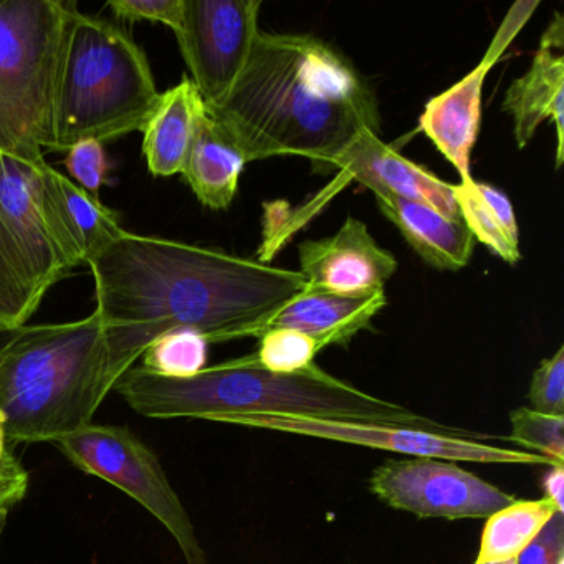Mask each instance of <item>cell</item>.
<instances>
[{"mask_svg":"<svg viewBox=\"0 0 564 564\" xmlns=\"http://www.w3.org/2000/svg\"><path fill=\"white\" fill-rule=\"evenodd\" d=\"M550 498L514 500L490 514L481 531L480 550L475 564H503L514 561L557 513Z\"/></svg>","mask_w":564,"mask_h":564,"instance_id":"7402d4cb","label":"cell"},{"mask_svg":"<svg viewBox=\"0 0 564 564\" xmlns=\"http://www.w3.org/2000/svg\"><path fill=\"white\" fill-rule=\"evenodd\" d=\"M160 97L150 62L131 35L75 12L55 97L54 151L143 130Z\"/></svg>","mask_w":564,"mask_h":564,"instance_id":"5b68a950","label":"cell"},{"mask_svg":"<svg viewBox=\"0 0 564 564\" xmlns=\"http://www.w3.org/2000/svg\"><path fill=\"white\" fill-rule=\"evenodd\" d=\"M528 401L540 414L564 417V346L534 369Z\"/></svg>","mask_w":564,"mask_h":564,"instance_id":"484cf974","label":"cell"},{"mask_svg":"<svg viewBox=\"0 0 564 564\" xmlns=\"http://www.w3.org/2000/svg\"><path fill=\"white\" fill-rule=\"evenodd\" d=\"M372 494L421 518H488L517 500L471 471L441 458L388 460L372 471Z\"/></svg>","mask_w":564,"mask_h":564,"instance_id":"8fae6325","label":"cell"},{"mask_svg":"<svg viewBox=\"0 0 564 564\" xmlns=\"http://www.w3.org/2000/svg\"><path fill=\"white\" fill-rule=\"evenodd\" d=\"M563 48L541 41L527 74L508 87L503 111L513 120L518 148L533 140L543 121L550 120L556 131V170L564 160V57Z\"/></svg>","mask_w":564,"mask_h":564,"instance_id":"e0dca14e","label":"cell"},{"mask_svg":"<svg viewBox=\"0 0 564 564\" xmlns=\"http://www.w3.org/2000/svg\"><path fill=\"white\" fill-rule=\"evenodd\" d=\"M246 164L239 147L204 111L181 173L197 200L213 210L229 209Z\"/></svg>","mask_w":564,"mask_h":564,"instance_id":"ffe728a7","label":"cell"},{"mask_svg":"<svg viewBox=\"0 0 564 564\" xmlns=\"http://www.w3.org/2000/svg\"><path fill=\"white\" fill-rule=\"evenodd\" d=\"M247 163L302 156L335 170L362 133H381L378 98L351 61L310 34L257 35L223 104L206 108Z\"/></svg>","mask_w":564,"mask_h":564,"instance_id":"7a4b0ae2","label":"cell"},{"mask_svg":"<svg viewBox=\"0 0 564 564\" xmlns=\"http://www.w3.org/2000/svg\"><path fill=\"white\" fill-rule=\"evenodd\" d=\"M335 170L358 181L375 196L425 204L452 220H462L455 184L445 183L421 164L401 156L378 134L362 133L336 161Z\"/></svg>","mask_w":564,"mask_h":564,"instance_id":"5bb4252c","label":"cell"},{"mask_svg":"<svg viewBox=\"0 0 564 564\" xmlns=\"http://www.w3.org/2000/svg\"><path fill=\"white\" fill-rule=\"evenodd\" d=\"M319 351L318 343L310 336L293 329L275 328L259 336V348L249 358L267 371L293 375L315 366Z\"/></svg>","mask_w":564,"mask_h":564,"instance_id":"cb8c5ba5","label":"cell"},{"mask_svg":"<svg viewBox=\"0 0 564 564\" xmlns=\"http://www.w3.org/2000/svg\"><path fill=\"white\" fill-rule=\"evenodd\" d=\"M115 391L133 411L150 419H203L226 424L237 415L282 414L402 425L481 442L491 438L376 398L319 366L282 375L260 368L249 356L204 368L191 378H166L133 366L118 379Z\"/></svg>","mask_w":564,"mask_h":564,"instance_id":"3957f363","label":"cell"},{"mask_svg":"<svg viewBox=\"0 0 564 564\" xmlns=\"http://www.w3.org/2000/svg\"><path fill=\"white\" fill-rule=\"evenodd\" d=\"M462 220L477 242L514 265L521 259L520 230L507 194L474 177L455 184Z\"/></svg>","mask_w":564,"mask_h":564,"instance_id":"44dd1931","label":"cell"},{"mask_svg":"<svg viewBox=\"0 0 564 564\" xmlns=\"http://www.w3.org/2000/svg\"><path fill=\"white\" fill-rule=\"evenodd\" d=\"M67 0H0V150L54 151V111L72 18Z\"/></svg>","mask_w":564,"mask_h":564,"instance_id":"8992f818","label":"cell"},{"mask_svg":"<svg viewBox=\"0 0 564 564\" xmlns=\"http://www.w3.org/2000/svg\"><path fill=\"white\" fill-rule=\"evenodd\" d=\"M41 191L55 239L74 269L88 265L124 232L108 207L48 163L41 171Z\"/></svg>","mask_w":564,"mask_h":564,"instance_id":"9a60e30c","label":"cell"},{"mask_svg":"<svg viewBox=\"0 0 564 564\" xmlns=\"http://www.w3.org/2000/svg\"><path fill=\"white\" fill-rule=\"evenodd\" d=\"M84 474L133 498L164 524L187 564H207L193 521L153 451L128 427L90 424L54 442Z\"/></svg>","mask_w":564,"mask_h":564,"instance_id":"ba28073f","label":"cell"},{"mask_svg":"<svg viewBox=\"0 0 564 564\" xmlns=\"http://www.w3.org/2000/svg\"><path fill=\"white\" fill-rule=\"evenodd\" d=\"M503 564H514V561H508V563H503Z\"/></svg>","mask_w":564,"mask_h":564,"instance_id":"d6a6232c","label":"cell"},{"mask_svg":"<svg viewBox=\"0 0 564 564\" xmlns=\"http://www.w3.org/2000/svg\"><path fill=\"white\" fill-rule=\"evenodd\" d=\"M206 104L191 78L161 94L153 113L144 123L143 154L154 177L183 173Z\"/></svg>","mask_w":564,"mask_h":564,"instance_id":"d6986e66","label":"cell"},{"mask_svg":"<svg viewBox=\"0 0 564 564\" xmlns=\"http://www.w3.org/2000/svg\"><path fill=\"white\" fill-rule=\"evenodd\" d=\"M386 305L384 292L356 299L305 290L252 326L247 338H259L269 329L285 328L310 336L322 349L343 346L351 341L352 336L371 328L372 319Z\"/></svg>","mask_w":564,"mask_h":564,"instance_id":"2e32d148","label":"cell"},{"mask_svg":"<svg viewBox=\"0 0 564 564\" xmlns=\"http://www.w3.org/2000/svg\"><path fill=\"white\" fill-rule=\"evenodd\" d=\"M184 0H113L108 8L123 21H150L176 31L183 18Z\"/></svg>","mask_w":564,"mask_h":564,"instance_id":"83f0119b","label":"cell"},{"mask_svg":"<svg viewBox=\"0 0 564 564\" xmlns=\"http://www.w3.org/2000/svg\"><path fill=\"white\" fill-rule=\"evenodd\" d=\"M544 491H546V498L553 501L554 507L560 511H564L563 505V488H564V465H554L550 467L546 477L543 481Z\"/></svg>","mask_w":564,"mask_h":564,"instance_id":"4dcf8cb0","label":"cell"},{"mask_svg":"<svg viewBox=\"0 0 564 564\" xmlns=\"http://www.w3.org/2000/svg\"><path fill=\"white\" fill-rule=\"evenodd\" d=\"M262 0H184L174 35L206 108H214L242 74L260 34Z\"/></svg>","mask_w":564,"mask_h":564,"instance_id":"30bf717a","label":"cell"},{"mask_svg":"<svg viewBox=\"0 0 564 564\" xmlns=\"http://www.w3.org/2000/svg\"><path fill=\"white\" fill-rule=\"evenodd\" d=\"M68 174L75 184L97 197L107 180L108 161L104 143L97 140H82L67 151L65 160Z\"/></svg>","mask_w":564,"mask_h":564,"instance_id":"4316f807","label":"cell"},{"mask_svg":"<svg viewBox=\"0 0 564 564\" xmlns=\"http://www.w3.org/2000/svg\"><path fill=\"white\" fill-rule=\"evenodd\" d=\"M45 154L0 150V326L28 325L74 265L55 239L41 191Z\"/></svg>","mask_w":564,"mask_h":564,"instance_id":"52a82bcc","label":"cell"},{"mask_svg":"<svg viewBox=\"0 0 564 564\" xmlns=\"http://www.w3.org/2000/svg\"><path fill=\"white\" fill-rule=\"evenodd\" d=\"M8 444L0 435V511H8L24 500L31 481V475Z\"/></svg>","mask_w":564,"mask_h":564,"instance_id":"f546056e","label":"cell"},{"mask_svg":"<svg viewBox=\"0 0 564 564\" xmlns=\"http://www.w3.org/2000/svg\"><path fill=\"white\" fill-rule=\"evenodd\" d=\"M510 424V441L536 448L538 454L564 465V417L520 408L511 412Z\"/></svg>","mask_w":564,"mask_h":564,"instance_id":"d4e9b609","label":"cell"},{"mask_svg":"<svg viewBox=\"0 0 564 564\" xmlns=\"http://www.w3.org/2000/svg\"><path fill=\"white\" fill-rule=\"evenodd\" d=\"M564 561L563 511L553 514L533 543L514 560V564H560Z\"/></svg>","mask_w":564,"mask_h":564,"instance_id":"f1b7e54d","label":"cell"},{"mask_svg":"<svg viewBox=\"0 0 564 564\" xmlns=\"http://www.w3.org/2000/svg\"><path fill=\"white\" fill-rule=\"evenodd\" d=\"M299 259L308 290L356 299L384 292L399 265L368 226L352 216L333 236L300 243Z\"/></svg>","mask_w":564,"mask_h":564,"instance_id":"7c38bea8","label":"cell"},{"mask_svg":"<svg viewBox=\"0 0 564 564\" xmlns=\"http://www.w3.org/2000/svg\"><path fill=\"white\" fill-rule=\"evenodd\" d=\"M226 424L326 438V441L361 445V447L378 448V451L409 455V457L474 462V464L546 465V467L561 465L534 452L497 447V445L485 444V442L460 437V435L437 434V432L419 431V429L402 427V425L378 424V422L249 414L230 417Z\"/></svg>","mask_w":564,"mask_h":564,"instance_id":"9c48e42d","label":"cell"},{"mask_svg":"<svg viewBox=\"0 0 564 564\" xmlns=\"http://www.w3.org/2000/svg\"><path fill=\"white\" fill-rule=\"evenodd\" d=\"M88 267L95 312L124 372L164 333L191 329L209 345L247 338L308 290L296 270L127 230Z\"/></svg>","mask_w":564,"mask_h":564,"instance_id":"6da1fadb","label":"cell"},{"mask_svg":"<svg viewBox=\"0 0 564 564\" xmlns=\"http://www.w3.org/2000/svg\"><path fill=\"white\" fill-rule=\"evenodd\" d=\"M514 37L517 34L513 31L501 25L484 61L454 87L429 100L424 113L419 118L421 130L458 171L460 181L471 177V151L480 131L485 80Z\"/></svg>","mask_w":564,"mask_h":564,"instance_id":"4fadbf2b","label":"cell"},{"mask_svg":"<svg viewBox=\"0 0 564 564\" xmlns=\"http://www.w3.org/2000/svg\"><path fill=\"white\" fill-rule=\"evenodd\" d=\"M382 216L388 217L419 257L437 270L457 272L470 262L475 249L464 220H452L438 210L394 196H375Z\"/></svg>","mask_w":564,"mask_h":564,"instance_id":"ac0fdd59","label":"cell"},{"mask_svg":"<svg viewBox=\"0 0 564 564\" xmlns=\"http://www.w3.org/2000/svg\"><path fill=\"white\" fill-rule=\"evenodd\" d=\"M209 341L191 329L164 333L144 349L141 368L166 378H191L203 371Z\"/></svg>","mask_w":564,"mask_h":564,"instance_id":"603a6c76","label":"cell"},{"mask_svg":"<svg viewBox=\"0 0 564 564\" xmlns=\"http://www.w3.org/2000/svg\"><path fill=\"white\" fill-rule=\"evenodd\" d=\"M19 329V328H18ZM18 329L6 328V326H0V352L4 351L6 346L11 343V339L14 338Z\"/></svg>","mask_w":564,"mask_h":564,"instance_id":"1f68e13d","label":"cell"},{"mask_svg":"<svg viewBox=\"0 0 564 564\" xmlns=\"http://www.w3.org/2000/svg\"><path fill=\"white\" fill-rule=\"evenodd\" d=\"M123 375L97 312L77 322L22 326L0 352V435L54 444L94 424Z\"/></svg>","mask_w":564,"mask_h":564,"instance_id":"277c9868","label":"cell"}]
</instances>
